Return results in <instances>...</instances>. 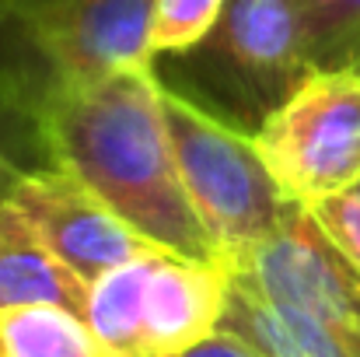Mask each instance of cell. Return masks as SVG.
I'll return each instance as SVG.
<instances>
[{
  "instance_id": "6da1fadb",
  "label": "cell",
  "mask_w": 360,
  "mask_h": 357,
  "mask_svg": "<svg viewBox=\"0 0 360 357\" xmlns=\"http://www.w3.org/2000/svg\"><path fill=\"white\" fill-rule=\"evenodd\" d=\"M49 165L81 179L158 249L228 263L186 196L154 67L70 84L49 119Z\"/></svg>"
},
{
  "instance_id": "7a4b0ae2",
  "label": "cell",
  "mask_w": 360,
  "mask_h": 357,
  "mask_svg": "<svg viewBox=\"0 0 360 357\" xmlns=\"http://www.w3.org/2000/svg\"><path fill=\"white\" fill-rule=\"evenodd\" d=\"M311 74L294 0H228L196 46L154 60L165 95L245 137H255Z\"/></svg>"
},
{
  "instance_id": "3957f363",
  "label": "cell",
  "mask_w": 360,
  "mask_h": 357,
  "mask_svg": "<svg viewBox=\"0 0 360 357\" xmlns=\"http://www.w3.org/2000/svg\"><path fill=\"white\" fill-rule=\"evenodd\" d=\"M228 287V263L150 249L91 284L84 319L112 357H182L221 333Z\"/></svg>"
},
{
  "instance_id": "277c9868",
  "label": "cell",
  "mask_w": 360,
  "mask_h": 357,
  "mask_svg": "<svg viewBox=\"0 0 360 357\" xmlns=\"http://www.w3.org/2000/svg\"><path fill=\"white\" fill-rule=\"evenodd\" d=\"M165 123L186 196L228 259L280 228L294 200L280 189L252 137L172 95H165Z\"/></svg>"
},
{
  "instance_id": "5b68a950",
  "label": "cell",
  "mask_w": 360,
  "mask_h": 357,
  "mask_svg": "<svg viewBox=\"0 0 360 357\" xmlns=\"http://www.w3.org/2000/svg\"><path fill=\"white\" fill-rule=\"evenodd\" d=\"M252 140L294 203L360 186V77L311 74Z\"/></svg>"
},
{
  "instance_id": "8992f818",
  "label": "cell",
  "mask_w": 360,
  "mask_h": 357,
  "mask_svg": "<svg viewBox=\"0 0 360 357\" xmlns=\"http://www.w3.org/2000/svg\"><path fill=\"white\" fill-rule=\"evenodd\" d=\"M231 277L333 330L360 337V266L326 235L311 207L294 203L273 235L228 259Z\"/></svg>"
},
{
  "instance_id": "52a82bcc",
  "label": "cell",
  "mask_w": 360,
  "mask_h": 357,
  "mask_svg": "<svg viewBox=\"0 0 360 357\" xmlns=\"http://www.w3.org/2000/svg\"><path fill=\"white\" fill-rule=\"evenodd\" d=\"M7 200L35 228L46 249L60 263H67L88 287L109 270L158 249L63 168L21 175Z\"/></svg>"
},
{
  "instance_id": "ba28073f",
  "label": "cell",
  "mask_w": 360,
  "mask_h": 357,
  "mask_svg": "<svg viewBox=\"0 0 360 357\" xmlns=\"http://www.w3.org/2000/svg\"><path fill=\"white\" fill-rule=\"evenodd\" d=\"M70 84L77 81L49 56L32 14L7 4L0 11V151L21 175L53 172L49 119Z\"/></svg>"
},
{
  "instance_id": "9c48e42d",
  "label": "cell",
  "mask_w": 360,
  "mask_h": 357,
  "mask_svg": "<svg viewBox=\"0 0 360 357\" xmlns=\"http://www.w3.org/2000/svg\"><path fill=\"white\" fill-rule=\"evenodd\" d=\"M158 0H56L28 11L32 25L70 81L150 70V21Z\"/></svg>"
},
{
  "instance_id": "30bf717a",
  "label": "cell",
  "mask_w": 360,
  "mask_h": 357,
  "mask_svg": "<svg viewBox=\"0 0 360 357\" xmlns=\"http://www.w3.org/2000/svg\"><path fill=\"white\" fill-rule=\"evenodd\" d=\"M221 333L238 337L259 357H360V337L333 330L290 305L269 301L231 277Z\"/></svg>"
},
{
  "instance_id": "8fae6325",
  "label": "cell",
  "mask_w": 360,
  "mask_h": 357,
  "mask_svg": "<svg viewBox=\"0 0 360 357\" xmlns=\"http://www.w3.org/2000/svg\"><path fill=\"white\" fill-rule=\"evenodd\" d=\"M88 284L60 263L35 228L7 203H0V312L25 305H60L70 312L88 308Z\"/></svg>"
},
{
  "instance_id": "7c38bea8",
  "label": "cell",
  "mask_w": 360,
  "mask_h": 357,
  "mask_svg": "<svg viewBox=\"0 0 360 357\" xmlns=\"http://www.w3.org/2000/svg\"><path fill=\"white\" fill-rule=\"evenodd\" d=\"M0 357H112L81 312L25 305L0 312Z\"/></svg>"
},
{
  "instance_id": "4fadbf2b",
  "label": "cell",
  "mask_w": 360,
  "mask_h": 357,
  "mask_svg": "<svg viewBox=\"0 0 360 357\" xmlns=\"http://www.w3.org/2000/svg\"><path fill=\"white\" fill-rule=\"evenodd\" d=\"M294 14L315 74L360 77V0H294Z\"/></svg>"
},
{
  "instance_id": "5bb4252c",
  "label": "cell",
  "mask_w": 360,
  "mask_h": 357,
  "mask_svg": "<svg viewBox=\"0 0 360 357\" xmlns=\"http://www.w3.org/2000/svg\"><path fill=\"white\" fill-rule=\"evenodd\" d=\"M228 0H158L150 21L154 60L165 53H182L196 46L224 14Z\"/></svg>"
},
{
  "instance_id": "9a60e30c",
  "label": "cell",
  "mask_w": 360,
  "mask_h": 357,
  "mask_svg": "<svg viewBox=\"0 0 360 357\" xmlns=\"http://www.w3.org/2000/svg\"><path fill=\"white\" fill-rule=\"evenodd\" d=\"M311 214L319 218V225L326 228V235L333 238L360 266V186L340 193V196H329L322 203H315Z\"/></svg>"
},
{
  "instance_id": "2e32d148",
  "label": "cell",
  "mask_w": 360,
  "mask_h": 357,
  "mask_svg": "<svg viewBox=\"0 0 360 357\" xmlns=\"http://www.w3.org/2000/svg\"><path fill=\"white\" fill-rule=\"evenodd\" d=\"M182 357H259L252 347H245L238 337H231V333H214V337H207L203 344H196L189 354Z\"/></svg>"
},
{
  "instance_id": "e0dca14e",
  "label": "cell",
  "mask_w": 360,
  "mask_h": 357,
  "mask_svg": "<svg viewBox=\"0 0 360 357\" xmlns=\"http://www.w3.org/2000/svg\"><path fill=\"white\" fill-rule=\"evenodd\" d=\"M18 179H21V172H18V168H14V161L0 151V203H7V196L14 193Z\"/></svg>"
},
{
  "instance_id": "ac0fdd59",
  "label": "cell",
  "mask_w": 360,
  "mask_h": 357,
  "mask_svg": "<svg viewBox=\"0 0 360 357\" xmlns=\"http://www.w3.org/2000/svg\"><path fill=\"white\" fill-rule=\"evenodd\" d=\"M14 7H21V11H42V7H49V4H56V0H11Z\"/></svg>"
},
{
  "instance_id": "d6986e66",
  "label": "cell",
  "mask_w": 360,
  "mask_h": 357,
  "mask_svg": "<svg viewBox=\"0 0 360 357\" xmlns=\"http://www.w3.org/2000/svg\"><path fill=\"white\" fill-rule=\"evenodd\" d=\"M7 4H11V0H0V11H4V7H7Z\"/></svg>"
}]
</instances>
